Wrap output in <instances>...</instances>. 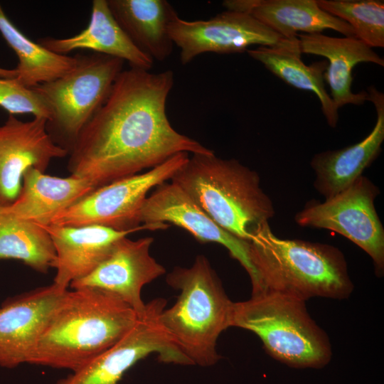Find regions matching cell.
I'll list each match as a JSON object with an SVG mask.
<instances>
[{
	"instance_id": "obj_1",
	"label": "cell",
	"mask_w": 384,
	"mask_h": 384,
	"mask_svg": "<svg viewBox=\"0 0 384 384\" xmlns=\"http://www.w3.org/2000/svg\"><path fill=\"white\" fill-rule=\"evenodd\" d=\"M174 84L169 70H122L69 151L71 175L97 188L152 169L178 153L213 152L171 126L166 106Z\"/></svg>"
},
{
	"instance_id": "obj_2",
	"label": "cell",
	"mask_w": 384,
	"mask_h": 384,
	"mask_svg": "<svg viewBox=\"0 0 384 384\" xmlns=\"http://www.w3.org/2000/svg\"><path fill=\"white\" fill-rule=\"evenodd\" d=\"M139 315L110 292L67 291L41 333L29 364L74 371L118 342Z\"/></svg>"
},
{
	"instance_id": "obj_3",
	"label": "cell",
	"mask_w": 384,
	"mask_h": 384,
	"mask_svg": "<svg viewBox=\"0 0 384 384\" xmlns=\"http://www.w3.org/2000/svg\"><path fill=\"white\" fill-rule=\"evenodd\" d=\"M249 242L260 284L255 293L269 290L306 302L316 297L346 299L353 290L346 259L334 246L280 238L269 223L260 226Z\"/></svg>"
},
{
	"instance_id": "obj_4",
	"label": "cell",
	"mask_w": 384,
	"mask_h": 384,
	"mask_svg": "<svg viewBox=\"0 0 384 384\" xmlns=\"http://www.w3.org/2000/svg\"><path fill=\"white\" fill-rule=\"evenodd\" d=\"M171 182L220 227L246 241L275 214L258 174L235 159H221L214 151L193 154Z\"/></svg>"
},
{
	"instance_id": "obj_5",
	"label": "cell",
	"mask_w": 384,
	"mask_h": 384,
	"mask_svg": "<svg viewBox=\"0 0 384 384\" xmlns=\"http://www.w3.org/2000/svg\"><path fill=\"white\" fill-rule=\"evenodd\" d=\"M166 282L180 294L161 312V325L192 365L215 364L220 358L217 341L231 326L233 306L219 277L208 260L198 255L191 267H175Z\"/></svg>"
},
{
	"instance_id": "obj_6",
	"label": "cell",
	"mask_w": 384,
	"mask_h": 384,
	"mask_svg": "<svg viewBox=\"0 0 384 384\" xmlns=\"http://www.w3.org/2000/svg\"><path fill=\"white\" fill-rule=\"evenodd\" d=\"M231 326L255 334L274 359L297 368H321L331 358L326 333L309 314L305 301L263 290L233 302Z\"/></svg>"
},
{
	"instance_id": "obj_7",
	"label": "cell",
	"mask_w": 384,
	"mask_h": 384,
	"mask_svg": "<svg viewBox=\"0 0 384 384\" xmlns=\"http://www.w3.org/2000/svg\"><path fill=\"white\" fill-rule=\"evenodd\" d=\"M78 58V64L71 71L33 87L50 109L48 132L68 152L82 129L106 101L124 63L97 53Z\"/></svg>"
},
{
	"instance_id": "obj_8",
	"label": "cell",
	"mask_w": 384,
	"mask_h": 384,
	"mask_svg": "<svg viewBox=\"0 0 384 384\" xmlns=\"http://www.w3.org/2000/svg\"><path fill=\"white\" fill-rule=\"evenodd\" d=\"M188 158V153H178L145 173L97 188L58 213L49 225H97L118 231L134 232L166 229V223L142 225L141 210L149 191L171 180Z\"/></svg>"
},
{
	"instance_id": "obj_9",
	"label": "cell",
	"mask_w": 384,
	"mask_h": 384,
	"mask_svg": "<svg viewBox=\"0 0 384 384\" xmlns=\"http://www.w3.org/2000/svg\"><path fill=\"white\" fill-rule=\"evenodd\" d=\"M378 187L362 175L348 187L324 202H309L296 213L302 227L326 229L358 245L372 259L375 272H384V228L375 200Z\"/></svg>"
},
{
	"instance_id": "obj_10",
	"label": "cell",
	"mask_w": 384,
	"mask_h": 384,
	"mask_svg": "<svg viewBox=\"0 0 384 384\" xmlns=\"http://www.w3.org/2000/svg\"><path fill=\"white\" fill-rule=\"evenodd\" d=\"M165 306L161 298L146 304L136 324L118 342L55 384H119L126 371L151 353L164 363L192 365L159 322Z\"/></svg>"
},
{
	"instance_id": "obj_11",
	"label": "cell",
	"mask_w": 384,
	"mask_h": 384,
	"mask_svg": "<svg viewBox=\"0 0 384 384\" xmlns=\"http://www.w3.org/2000/svg\"><path fill=\"white\" fill-rule=\"evenodd\" d=\"M169 33L183 65L203 53H242L253 45L273 46L282 38L250 14L228 10L207 20L188 21L178 16Z\"/></svg>"
},
{
	"instance_id": "obj_12",
	"label": "cell",
	"mask_w": 384,
	"mask_h": 384,
	"mask_svg": "<svg viewBox=\"0 0 384 384\" xmlns=\"http://www.w3.org/2000/svg\"><path fill=\"white\" fill-rule=\"evenodd\" d=\"M140 221L142 225L174 224L201 242L224 246L247 272L252 292L258 290L259 279L250 258V242L220 227L176 184L166 181L155 188L144 203Z\"/></svg>"
},
{
	"instance_id": "obj_13",
	"label": "cell",
	"mask_w": 384,
	"mask_h": 384,
	"mask_svg": "<svg viewBox=\"0 0 384 384\" xmlns=\"http://www.w3.org/2000/svg\"><path fill=\"white\" fill-rule=\"evenodd\" d=\"M46 123L41 117L23 122L10 114L0 127V207L16 201L28 169L44 173L52 159L69 154L53 141Z\"/></svg>"
},
{
	"instance_id": "obj_14",
	"label": "cell",
	"mask_w": 384,
	"mask_h": 384,
	"mask_svg": "<svg viewBox=\"0 0 384 384\" xmlns=\"http://www.w3.org/2000/svg\"><path fill=\"white\" fill-rule=\"evenodd\" d=\"M154 239L117 240L107 257L89 274L73 281L72 289L89 287L118 297L139 316L146 304L142 299L144 285L163 275L166 270L150 255Z\"/></svg>"
},
{
	"instance_id": "obj_15",
	"label": "cell",
	"mask_w": 384,
	"mask_h": 384,
	"mask_svg": "<svg viewBox=\"0 0 384 384\" xmlns=\"http://www.w3.org/2000/svg\"><path fill=\"white\" fill-rule=\"evenodd\" d=\"M68 291L55 283L9 298L0 306V366L29 363L48 321Z\"/></svg>"
},
{
	"instance_id": "obj_16",
	"label": "cell",
	"mask_w": 384,
	"mask_h": 384,
	"mask_svg": "<svg viewBox=\"0 0 384 384\" xmlns=\"http://www.w3.org/2000/svg\"><path fill=\"white\" fill-rule=\"evenodd\" d=\"M367 95L377 115L372 131L356 144L317 153L310 161L316 176L314 187L325 199L352 184L381 152L384 141V95L373 86L368 88Z\"/></svg>"
},
{
	"instance_id": "obj_17",
	"label": "cell",
	"mask_w": 384,
	"mask_h": 384,
	"mask_svg": "<svg viewBox=\"0 0 384 384\" xmlns=\"http://www.w3.org/2000/svg\"><path fill=\"white\" fill-rule=\"evenodd\" d=\"M39 225L49 234L56 253L53 283L65 288L92 272L107 257L117 240L134 233L97 225Z\"/></svg>"
},
{
	"instance_id": "obj_18",
	"label": "cell",
	"mask_w": 384,
	"mask_h": 384,
	"mask_svg": "<svg viewBox=\"0 0 384 384\" xmlns=\"http://www.w3.org/2000/svg\"><path fill=\"white\" fill-rule=\"evenodd\" d=\"M302 53L326 58L329 64L324 73L329 95L338 110L348 104L362 105L368 100L366 92L354 93L351 90L352 71L360 63H373L384 66V60L370 46L354 36L336 38L321 33L298 34Z\"/></svg>"
},
{
	"instance_id": "obj_19",
	"label": "cell",
	"mask_w": 384,
	"mask_h": 384,
	"mask_svg": "<svg viewBox=\"0 0 384 384\" xmlns=\"http://www.w3.org/2000/svg\"><path fill=\"white\" fill-rule=\"evenodd\" d=\"M223 5L228 11L250 14L282 38L326 29L355 37L348 23L322 10L316 0H227Z\"/></svg>"
},
{
	"instance_id": "obj_20",
	"label": "cell",
	"mask_w": 384,
	"mask_h": 384,
	"mask_svg": "<svg viewBox=\"0 0 384 384\" xmlns=\"http://www.w3.org/2000/svg\"><path fill=\"white\" fill-rule=\"evenodd\" d=\"M94 189L83 178L72 175L66 178L51 176L29 168L23 174L16 201L9 206L0 208L17 219L46 225L58 213Z\"/></svg>"
},
{
	"instance_id": "obj_21",
	"label": "cell",
	"mask_w": 384,
	"mask_h": 384,
	"mask_svg": "<svg viewBox=\"0 0 384 384\" xmlns=\"http://www.w3.org/2000/svg\"><path fill=\"white\" fill-rule=\"evenodd\" d=\"M49 50L62 55L77 50H92L129 63L131 68L150 70L154 60L130 40L113 16L107 0H94L87 27L75 36L46 37L38 42Z\"/></svg>"
},
{
	"instance_id": "obj_22",
	"label": "cell",
	"mask_w": 384,
	"mask_h": 384,
	"mask_svg": "<svg viewBox=\"0 0 384 384\" xmlns=\"http://www.w3.org/2000/svg\"><path fill=\"white\" fill-rule=\"evenodd\" d=\"M110 9L133 43L153 60L164 61L174 43L169 26L178 16L166 0H107Z\"/></svg>"
},
{
	"instance_id": "obj_23",
	"label": "cell",
	"mask_w": 384,
	"mask_h": 384,
	"mask_svg": "<svg viewBox=\"0 0 384 384\" xmlns=\"http://www.w3.org/2000/svg\"><path fill=\"white\" fill-rule=\"evenodd\" d=\"M247 53L287 84L314 92L320 101L322 113L328 124L332 128L336 127L338 110L324 85V73L328 63L321 60L306 65L301 58L302 51L297 36L282 38L273 46L248 49Z\"/></svg>"
},
{
	"instance_id": "obj_24",
	"label": "cell",
	"mask_w": 384,
	"mask_h": 384,
	"mask_svg": "<svg viewBox=\"0 0 384 384\" xmlns=\"http://www.w3.org/2000/svg\"><path fill=\"white\" fill-rule=\"evenodd\" d=\"M0 33L18 57L16 79L27 87L58 79L78 64V55L58 54L30 40L10 21L1 5Z\"/></svg>"
},
{
	"instance_id": "obj_25",
	"label": "cell",
	"mask_w": 384,
	"mask_h": 384,
	"mask_svg": "<svg viewBox=\"0 0 384 384\" xmlns=\"http://www.w3.org/2000/svg\"><path fill=\"white\" fill-rule=\"evenodd\" d=\"M0 259L18 260L46 273L55 267L56 253L49 234L41 225L17 219L0 208Z\"/></svg>"
},
{
	"instance_id": "obj_26",
	"label": "cell",
	"mask_w": 384,
	"mask_h": 384,
	"mask_svg": "<svg viewBox=\"0 0 384 384\" xmlns=\"http://www.w3.org/2000/svg\"><path fill=\"white\" fill-rule=\"evenodd\" d=\"M316 1L322 10L348 23L356 38L370 48L384 47L383 0Z\"/></svg>"
},
{
	"instance_id": "obj_27",
	"label": "cell",
	"mask_w": 384,
	"mask_h": 384,
	"mask_svg": "<svg viewBox=\"0 0 384 384\" xmlns=\"http://www.w3.org/2000/svg\"><path fill=\"white\" fill-rule=\"evenodd\" d=\"M0 107L10 113L32 114L48 120L50 109L43 97L33 87H27L16 78H0Z\"/></svg>"
},
{
	"instance_id": "obj_28",
	"label": "cell",
	"mask_w": 384,
	"mask_h": 384,
	"mask_svg": "<svg viewBox=\"0 0 384 384\" xmlns=\"http://www.w3.org/2000/svg\"><path fill=\"white\" fill-rule=\"evenodd\" d=\"M17 72L16 69H6L0 68V78H16Z\"/></svg>"
}]
</instances>
